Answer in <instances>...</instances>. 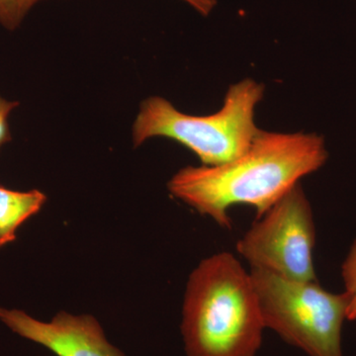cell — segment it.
<instances>
[{
	"mask_svg": "<svg viewBox=\"0 0 356 356\" xmlns=\"http://www.w3.org/2000/svg\"><path fill=\"white\" fill-rule=\"evenodd\" d=\"M341 278L348 300V320L356 321V238L341 264Z\"/></svg>",
	"mask_w": 356,
	"mask_h": 356,
	"instance_id": "9c48e42d",
	"label": "cell"
},
{
	"mask_svg": "<svg viewBox=\"0 0 356 356\" xmlns=\"http://www.w3.org/2000/svg\"><path fill=\"white\" fill-rule=\"evenodd\" d=\"M19 105L18 102H9L0 95V149L11 140L9 131V115Z\"/></svg>",
	"mask_w": 356,
	"mask_h": 356,
	"instance_id": "30bf717a",
	"label": "cell"
},
{
	"mask_svg": "<svg viewBox=\"0 0 356 356\" xmlns=\"http://www.w3.org/2000/svg\"><path fill=\"white\" fill-rule=\"evenodd\" d=\"M184 1L193 7L203 16L209 15L217 4L216 0H184Z\"/></svg>",
	"mask_w": 356,
	"mask_h": 356,
	"instance_id": "8fae6325",
	"label": "cell"
},
{
	"mask_svg": "<svg viewBox=\"0 0 356 356\" xmlns=\"http://www.w3.org/2000/svg\"><path fill=\"white\" fill-rule=\"evenodd\" d=\"M315 245L313 210L298 184L257 218L236 243V250L250 268L290 280L314 281Z\"/></svg>",
	"mask_w": 356,
	"mask_h": 356,
	"instance_id": "5b68a950",
	"label": "cell"
},
{
	"mask_svg": "<svg viewBox=\"0 0 356 356\" xmlns=\"http://www.w3.org/2000/svg\"><path fill=\"white\" fill-rule=\"evenodd\" d=\"M264 329L252 277L235 255L203 259L189 276L182 306L187 356H255Z\"/></svg>",
	"mask_w": 356,
	"mask_h": 356,
	"instance_id": "7a4b0ae2",
	"label": "cell"
},
{
	"mask_svg": "<svg viewBox=\"0 0 356 356\" xmlns=\"http://www.w3.org/2000/svg\"><path fill=\"white\" fill-rule=\"evenodd\" d=\"M0 322L57 356H126L109 343L102 325L90 315L62 311L43 322L17 309L0 308Z\"/></svg>",
	"mask_w": 356,
	"mask_h": 356,
	"instance_id": "8992f818",
	"label": "cell"
},
{
	"mask_svg": "<svg viewBox=\"0 0 356 356\" xmlns=\"http://www.w3.org/2000/svg\"><path fill=\"white\" fill-rule=\"evenodd\" d=\"M46 200L37 189L14 191L0 185V248L15 240L18 228L36 215Z\"/></svg>",
	"mask_w": 356,
	"mask_h": 356,
	"instance_id": "52a82bcc",
	"label": "cell"
},
{
	"mask_svg": "<svg viewBox=\"0 0 356 356\" xmlns=\"http://www.w3.org/2000/svg\"><path fill=\"white\" fill-rule=\"evenodd\" d=\"M264 95V86L243 79L229 86L224 106L208 116L182 113L165 98L152 96L140 103L134 122V146L154 137L168 138L193 152L203 165L228 163L242 156L261 132L254 111Z\"/></svg>",
	"mask_w": 356,
	"mask_h": 356,
	"instance_id": "3957f363",
	"label": "cell"
},
{
	"mask_svg": "<svg viewBox=\"0 0 356 356\" xmlns=\"http://www.w3.org/2000/svg\"><path fill=\"white\" fill-rule=\"evenodd\" d=\"M262 320L285 341L309 356H343L341 334L348 300L317 280L295 281L250 268Z\"/></svg>",
	"mask_w": 356,
	"mask_h": 356,
	"instance_id": "277c9868",
	"label": "cell"
},
{
	"mask_svg": "<svg viewBox=\"0 0 356 356\" xmlns=\"http://www.w3.org/2000/svg\"><path fill=\"white\" fill-rule=\"evenodd\" d=\"M329 158L317 134L261 131L247 151L219 165L185 166L168 181L173 197L232 229L229 208L252 206L257 218L280 200L301 178L317 172Z\"/></svg>",
	"mask_w": 356,
	"mask_h": 356,
	"instance_id": "6da1fadb",
	"label": "cell"
},
{
	"mask_svg": "<svg viewBox=\"0 0 356 356\" xmlns=\"http://www.w3.org/2000/svg\"><path fill=\"white\" fill-rule=\"evenodd\" d=\"M44 0H0V25L8 31L17 29L27 14Z\"/></svg>",
	"mask_w": 356,
	"mask_h": 356,
	"instance_id": "ba28073f",
	"label": "cell"
}]
</instances>
